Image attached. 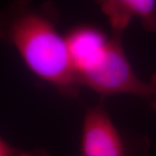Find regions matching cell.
I'll return each instance as SVG.
<instances>
[{"label":"cell","instance_id":"cell-1","mask_svg":"<svg viewBox=\"0 0 156 156\" xmlns=\"http://www.w3.org/2000/svg\"><path fill=\"white\" fill-rule=\"evenodd\" d=\"M56 3L12 0L0 11V41L13 47L29 69L62 95L77 99L82 85L73 67L65 35L58 30Z\"/></svg>","mask_w":156,"mask_h":156},{"label":"cell","instance_id":"cell-6","mask_svg":"<svg viewBox=\"0 0 156 156\" xmlns=\"http://www.w3.org/2000/svg\"><path fill=\"white\" fill-rule=\"evenodd\" d=\"M149 102H150V105L153 108V109L156 111V95L149 101Z\"/></svg>","mask_w":156,"mask_h":156},{"label":"cell","instance_id":"cell-2","mask_svg":"<svg viewBox=\"0 0 156 156\" xmlns=\"http://www.w3.org/2000/svg\"><path fill=\"white\" fill-rule=\"evenodd\" d=\"M122 37L112 34L106 42L75 68L82 86L100 97L128 94L149 101L156 95V73L147 83L138 77L123 50Z\"/></svg>","mask_w":156,"mask_h":156},{"label":"cell","instance_id":"cell-4","mask_svg":"<svg viewBox=\"0 0 156 156\" xmlns=\"http://www.w3.org/2000/svg\"><path fill=\"white\" fill-rule=\"evenodd\" d=\"M105 15L111 33L123 36L133 18L147 32H156V0H95Z\"/></svg>","mask_w":156,"mask_h":156},{"label":"cell","instance_id":"cell-5","mask_svg":"<svg viewBox=\"0 0 156 156\" xmlns=\"http://www.w3.org/2000/svg\"><path fill=\"white\" fill-rule=\"evenodd\" d=\"M0 156H51L44 148L22 149L11 144L0 136Z\"/></svg>","mask_w":156,"mask_h":156},{"label":"cell","instance_id":"cell-3","mask_svg":"<svg viewBox=\"0 0 156 156\" xmlns=\"http://www.w3.org/2000/svg\"><path fill=\"white\" fill-rule=\"evenodd\" d=\"M150 141L145 135L122 130L113 122L105 106V98L84 114L81 156H148Z\"/></svg>","mask_w":156,"mask_h":156}]
</instances>
